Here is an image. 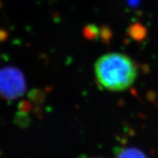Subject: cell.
I'll list each match as a JSON object with an SVG mask.
<instances>
[{"instance_id": "3", "label": "cell", "mask_w": 158, "mask_h": 158, "mask_svg": "<svg viewBox=\"0 0 158 158\" xmlns=\"http://www.w3.org/2000/svg\"><path fill=\"white\" fill-rule=\"evenodd\" d=\"M116 158H147V156L137 148L127 147L120 149Z\"/></svg>"}, {"instance_id": "2", "label": "cell", "mask_w": 158, "mask_h": 158, "mask_svg": "<svg viewBox=\"0 0 158 158\" xmlns=\"http://www.w3.org/2000/svg\"><path fill=\"white\" fill-rule=\"evenodd\" d=\"M27 84L23 74L14 67L7 66L0 69V98L14 100L24 94Z\"/></svg>"}, {"instance_id": "1", "label": "cell", "mask_w": 158, "mask_h": 158, "mask_svg": "<svg viewBox=\"0 0 158 158\" xmlns=\"http://www.w3.org/2000/svg\"><path fill=\"white\" fill-rule=\"evenodd\" d=\"M94 75L100 86L112 92L127 89L138 76L135 63L127 55L108 53L94 63Z\"/></svg>"}]
</instances>
